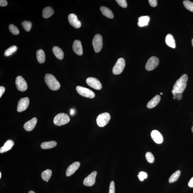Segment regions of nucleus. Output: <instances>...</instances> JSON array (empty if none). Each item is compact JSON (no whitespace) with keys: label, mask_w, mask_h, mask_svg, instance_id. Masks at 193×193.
Listing matches in <instances>:
<instances>
[{"label":"nucleus","mask_w":193,"mask_h":193,"mask_svg":"<svg viewBox=\"0 0 193 193\" xmlns=\"http://www.w3.org/2000/svg\"><path fill=\"white\" fill-rule=\"evenodd\" d=\"M188 78V76L186 74H184L182 75L173 85L172 91L175 92L182 94L186 87Z\"/></svg>","instance_id":"obj_1"},{"label":"nucleus","mask_w":193,"mask_h":193,"mask_svg":"<svg viewBox=\"0 0 193 193\" xmlns=\"http://www.w3.org/2000/svg\"><path fill=\"white\" fill-rule=\"evenodd\" d=\"M45 81L49 88L53 91H57L60 89L61 85L54 75L46 74L45 76Z\"/></svg>","instance_id":"obj_2"},{"label":"nucleus","mask_w":193,"mask_h":193,"mask_svg":"<svg viewBox=\"0 0 193 193\" xmlns=\"http://www.w3.org/2000/svg\"><path fill=\"white\" fill-rule=\"evenodd\" d=\"M70 120L68 115L65 113H60L54 118L53 122L55 125L61 126L68 123Z\"/></svg>","instance_id":"obj_3"},{"label":"nucleus","mask_w":193,"mask_h":193,"mask_svg":"<svg viewBox=\"0 0 193 193\" xmlns=\"http://www.w3.org/2000/svg\"><path fill=\"white\" fill-rule=\"evenodd\" d=\"M111 119L110 114L105 112L100 114L96 119L97 125L100 127H103L106 126Z\"/></svg>","instance_id":"obj_4"},{"label":"nucleus","mask_w":193,"mask_h":193,"mask_svg":"<svg viewBox=\"0 0 193 193\" xmlns=\"http://www.w3.org/2000/svg\"><path fill=\"white\" fill-rule=\"evenodd\" d=\"M125 66V61L123 58H120L113 66V73L115 75H119L123 72Z\"/></svg>","instance_id":"obj_5"},{"label":"nucleus","mask_w":193,"mask_h":193,"mask_svg":"<svg viewBox=\"0 0 193 193\" xmlns=\"http://www.w3.org/2000/svg\"><path fill=\"white\" fill-rule=\"evenodd\" d=\"M92 44L94 50L96 53L101 51L103 46L102 38L100 34H96L93 39Z\"/></svg>","instance_id":"obj_6"},{"label":"nucleus","mask_w":193,"mask_h":193,"mask_svg":"<svg viewBox=\"0 0 193 193\" xmlns=\"http://www.w3.org/2000/svg\"><path fill=\"white\" fill-rule=\"evenodd\" d=\"M77 92L81 96L89 99H93L95 97V95L92 91L86 88L78 86L76 87Z\"/></svg>","instance_id":"obj_7"},{"label":"nucleus","mask_w":193,"mask_h":193,"mask_svg":"<svg viewBox=\"0 0 193 193\" xmlns=\"http://www.w3.org/2000/svg\"><path fill=\"white\" fill-rule=\"evenodd\" d=\"M159 61L156 57L152 56L148 59L145 66V68L148 71H151L157 67L159 64Z\"/></svg>","instance_id":"obj_8"},{"label":"nucleus","mask_w":193,"mask_h":193,"mask_svg":"<svg viewBox=\"0 0 193 193\" xmlns=\"http://www.w3.org/2000/svg\"><path fill=\"white\" fill-rule=\"evenodd\" d=\"M15 84L17 89L19 91L24 92L28 88L27 83L21 76H18L15 80Z\"/></svg>","instance_id":"obj_9"},{"label":"nucleus","mask_w":193,"mask_h":193,"mask_svg":"<svg viewBox=\"0 0 193 193\" xmlns=\"http://www.w3.org/2000/svg\"><path fill=\"white\" fill-rule=\"evenodd\" d=\"M89 86L96 90H100L102 88L101 83L98 79L94 77H89L86 81Z\"/></svg>","instance_id":"obj_10"},{"label":"nucleus","mask_w":193,"mask_h":193,"mask_svg":"<svg viewBox=\"0 0 193 193\" xmlns=\"http://www.w3.org/2000/svg\"><path fill=\"white\" fill-rule=\"evenodd\" d=\"M30 103V99L28 97L22 98L18 102L17 110L18 112H22L26 110Z\"/></svg>","instance_id":"obj_11"},{"label":"nucleus","mask_w":193,"mask_h":193,"mask_svg":"<svg viewBox=\"0 0 193 193\" xmlns=\"http://www.w3.org/2000/svg\"><path fill=\"white\" fill-rule=\"evenodd\" d=\"M97 174L96 171H93L88 176L84 179L83 184L87 186H92L95 182Z\"/></svg>","instance_id":"obj_12"},{"label":"nucleus","mask_w":193,"mask_h":193,"mask_svg":"<svg viewBox=\"0 0 193 193\" xmlns=\"http://www.w3.org/2000/svg\"><path fill=\"white\" fill-rule=\"evenodd\" d=\"M68 20L70 25L76 28H79L81 25V23L78 20L77 15L74 14H70L68 17Z\"/></svg>","instance_id":"obj_13"},{"label":"nucleus","mask_w":193,"mask_h":193,"mask_svg":"<svg viewBox=\"0 0 193 193\" xmlns=\"http://www.w3.org/2000/svg\"><path fill=\"white\" fill-rule=\"evenodd\" d=\"M80 165V162H76L70 165L66 170V175L67 176H70L73 174L78 169Z\"/></svg>","instance_id":"obj_14"},{"label":"nucleus","mask_w":193,"mask_h":193,"mask_svg":"<svg viewBox=\"0 0 193 193\" xmlns=\"http://www.w3.org/2000/svg\"><path fill=\"white\" fill-rule=\"evenodd\" d=\"M151 135L153 141L157 144H161L163 142V136L158 131H152L151 132Z\"/></svg>","instance_id":"obj_15"},{"label":"nucleus","mask_w":193,"mask_h":193,"mask_svg":"<svg viewBox=\"0 0 193 193\" xmlns=\"http://www.w3.org/2000/svg\"><path fill=\"white\" fill-rule=\"evenodd\" d=\"M37 122V118H34L25 124L24 125V128L27 131H30L33 130L35 127Z\"/></svg>","instance_id":"obj_16"},{"label":"nucleus","mask_w":193,"mask_h":193,"mask_svg":"<svg viewBox=\"0 0 193 193\" xmlns=\"http://www.w3.org/2000/svg\"><path fill=\"white\" fill-rule=\"evenodd\" d=\"M73 49L75 54L79 56L82 55L83 52L81 43L80 41L76 40L74 41L73 45Z\"/></svg>","instance_id":"obj_17"},{"label":"nucleus","mask_w":193,"mask_h":193,"mask_svg":"<svg viewBox=\"0 0 193 193\" xmlns=\"http://www.w3.org/2000/svg\"><path fill=\"white\" fill-rule=\"evenodd\" d=\"M14 144V142L11 139H9L5 142L4 145L1 148L0 152L4 153L10 150L13 147Z\"/></svg>","instance_id":"obj_18"},{"label":"nucleus","mask_w":193,"mask_h":193,"mask_svg":"<svg viewBox=\"0 0 193 193\" xmlns=\"http://www.w3.org/2000/svg\"><path fill=\"white\" fill-rule=\"evenodd\" d=\"M161 97L159 95H156L148 103L147 106L149 108H152L156 107L160 102Z\"/></svg>","instance_id":"obj_19"},{"label":"nucleus","mask_w":193,"mask_h":193,"mask_svg":"<svg viewBox=\"0 0 193 193\" xmlns=\"http://www.w3.org/2000/svg\"><path fill=\"white\" fill-rule=\"evenodd\" d=\"M149 17L148 16H142L139 17L138 25L141 27L146 26L149 24Z\"/></svg>","instance_id":"obj_20"},{"label":"nucleus","mask_w":193,"mask_h":193,"mask_svg":"<svg viewBox=\"0 0 193 193\" xmlns=\"http://www.w3.org/2000/svg\"><path fill=\"white\" fill-rule=\"evenodd\" d=\"M165 42L170 47L175 48L176 47V43L174 38L172 34H168L165 38Z\"/></svg>","instance_id":"obj_21"},{"label":"nucleus","mask_w":193,"mask_h":193,"mask_svg":"<svg viewBox=\"0 0 193 193\" xmlns=\"http://www.w3.org/2000/svg\"><path fill=\"white\" fill-rule=\"evenodd\" d=\"M52 51L55 56L58 59L62 60L63 59L64 53L61 48L57 46H55L53 48Z\"/></svg>","instance_id":"obj_22"},{"label":"nucleus","mask_w":193,"mask_h":193,"mask_svg":"<svg viewBox=\"0 0 193 193\" xmlns=\"http://www.w3.org/2000/svg\"><path fill=\"white\" fill-rule=\"evenodd\" d=\"M100 10L104 16L110 19H112L114 18L112 12L109 8L106 7L102 6L101 7Z\"/></svg>","instance_id":"obj_23"},{"label":"nucleus","mask_w":193,"mask_h":193,"mask_svg":"<svg viewBox=\"0 0 193 193\" xmlns=\"http://www.w3.org/2000/svg\"><path fill=\"white\" fill-rule=\"evenodd\" d=\"M43 17L44 18H48L54 14V11L51 7L45 8L43 10Z\"/></svg>","instance_id":"obj_24"},{"label":"nucleus","mask_w":193,"mask_h":193,"mask_svg":"<svg viewBox=\"0 0 193 193\" xmlns=\"http://www.w3.org/2000/svg\"><path fill=\"white\" fill-rule=\"evenodd\" d=\"M57 143L55 141L43 142L41 144V147L43 149H48L56 147Z\"/></svg>","instance_id":"obj_25"},{"label":"nucleus","mask_w":193,"mask_h":193,"mask_svg":"<svg viewBox=\"0 0 193 193\" xmlns=\"http://www.w3.org/2000/svg\"><path fill=\"white\" fill-rule=\"evenodd\" d=\"M38 62L40 63H43L45 61V54L42 49H39L36 52Z\"/></svg>","instance_id":"obj_26"},{"label":"nucleus","mask_w":193,"mask_h":193,"mask_svg":"<svg viewBox=\"0 0 193 193\" xmlns=\"http://www.w3.org/2000/svg\"><path fill=\"white\" fill-rule=\"evenodd\" d=\"M52 175V171L50 170L47 169L43 171L41 173V177L43 180L48 182Z\"/></svg>","instance_id":"obj_27"},{"label":"nucleus","mask_w":193,"mask_h":193,"mask_svg":"<svg viewBox=\"0 0 193 193\" xmlns=\"http://www.w3.org/2000/svg\"><path fill=\"white\" fill-rule=\"evenodd\" d=\"M180 171L177 170L172 174L169 179V182L170 183H172L176 181L180 177Z\"/></svg>","instance_id":"obj_28"},{"label":"nucleus","mask_w":193,"mask_h":193,"mask_svg":"<svg viewBox=\"0 0 193 193\" xmlns=\"http://www.w3.org/2000/svg\"><path fill=\"white\" fill-rule=\"evenodd\" d=\"M17 47L16 46H13L9 48L5 51L4 55L6 56H11L13 53H14L17 51Z\"/></svg>","instance_id":"obj_29"},{"label":"nucleus","mask_w":193,"mask_h":193,"mask_svg":"<svg viewBox=\"0 0 193 193\" xmlns=\"http://www.w3.org/2000/svg\"><path fill=\"white\" fill-rule=\"evenodd\" d=\"M22 25L25 31L27 32H29L31 28L32 23L30 22L25 20L22 23Z\"/></svg>","instance_id":"obj_30"},{"label":"nucleus","mask_w":193,"mask_h":193,"mask_svg":"<svg viewBox=\"0 0 193 193\" xmlns=\"http://www.w3.org/2000/svg\"><path fill=\"white\" fill-rule=\"evenodd\" d=\"M183 4L185 7L187 9L191 12H193V3L189 1H184Z\"/></svg>","instance_id":"obj_31"},{"label":"nucleus","mask_w":193,"mask_h":193,"mask_svg":"<svg viewBox=\"0 0 193 193\" xmlns=\"http://www.w3.org/2000/svg\"><path fill=\"white\" fill-rule=\"evenodd\" d=\"M9 30L13 35H17L20 33V31L18 28L15 26V25L11 24L9 25Z\"/></svg>","instance_id":"obj_32"},{"label":"nucleus","mask_w":193,"mask_h":193,"mask_svg":"<svg viewBox=\"0 0 193 193\" xmlns=\"http://www.w3.org/2000/svg\"><path fill=\"white\" fill-rule=\"evenodd\" d=\"M146 158L147 161L149 163H153L155 161L154 156L150 152H147L146 154Z\"/></svg>","instance_id":"obj_33"},{"label":"nucleus","mask_w":193,"mask_h":193,"mask_svg":"<svg viewBox=\"0 0 193 193\" xmlns=\"http://www.w3.org/2000/svg\"><path fill=\"white\" fill-rule=\"evenodd\" d=\"M138 177L139 180L141 181H142L144 179L147 178V174L146 172L141 171L139 172Z\"/></svg>","instance_id":"obj_34"},{"label":"nucleus","mask_w":193,"mask_h":193,"mask_svg":"<svg viewBox=\"0 0 193 193\" xmlns=\"http://www.w3.org/2000/svg\"><path fill=\"white\" fill-rule=\"evenodd\" d=\"M116 2L122 8H126L127 6V1L126 0H117Z\"/></svg>","instance_id":"obj_35"},{"label":"nucleus","mask_w":193,"mask_h":193,"mask_svg":"<svg viewBox=\"0 0 193 193\" xmlns=\"http://www.w3.org/2000/svg\"><path fill=\"white\" fill-rule=\"evenodd\" d=\"M172 93L173 95V99H176L179 100L182 99V94H181V93L175 92L172 91Z\"/></svg>","instance_id":"obj_36"},{"label":"nucleus","mask_w":193,"mask_h":193,"mask_svg":"<svg viewBox=\"0 0 193 193\" xmlns=\"http://www.w3.org/2000/svg\"><path fill=\"white\" fill-rule=\"evenodd\" d=\"M109 193H115V185L113 181L110 183Z\"/></svg>","instance_id":"obj_37"},{"label":"nucleus","mask_w":193,"mask_h":193,"mask_svg":"<svg viewBox=\"0 0 193 193\" xmlns=\"http://www.w3.org/2000/svg\"><path fill=\"white\" fill-rule=\"evenodd\" d=\"M149 1L150 6L153 7L157 6V1L156 0H149Z\"/></svg>","instance_id":"obj_38"},{"label":"nucleus","mask_w":193,"mask_h":193,"mask_svg":"<svg viewBox=\"0 0 193 193\" xmlns=\"http://www.w3.org/2000/svg\"><path fill=\"white\" fill-rule=\"evenodd\" d=\"M7 4V1L6 0H1L0 1V6L1 7L6 6Z\"/></svg>","instance_id":"obj_39"},{"label":"nucleus","mask_w":193,"mask_h":193,"mask_svg":"<svg viewBox=\"0 0 193 193\" xmlns=\"http://www.w3.org/2000/svg\"><path fill=\"white\" fill-rule=\"evenodd\" d=\"M5 91V88L3 86L0 87V97H1Z\"/></svg>","instance_id":"obj_40"},{"label":"nucleus","mask_w":193,"mask_h":193,"mask_svg":"<svg viewBox=\"0 0 193 193\" xmlns=\"http://www.w3.org/2000/svg\"><path fill=\"white\" fill-rule=\"evenodd\" d=\"M188 185L189 187H193V177L189 181L188 183Z\"/></svg>","instance_id":"obj_41"},{"label":"nucleus","mask_w":193,"mask_h":193,"mask_svg":"<svg viewBox=\"0 0 193 193\" xmlns=\"http://www.w3.org/2000/svg\"><path fill=\"white\" fill-rule=\"evenodd\" d=\"M75 110L74 109H71L70 110V114L71 115H73L75 113Z\"/></svg>","instance_id":"obj_42"},{"label":"nucleus","mask_w":193,"mask_h":193,"mask_svg":"<svg viewBox=\"0 0 193 193\" xmlns=\"http://www.w3.org/2000/svg\"><path fill=\"white\" fill-rule=\"evenodd\" d=\"M28 193H36L35 192H34L33 191H29Z\"/></svg>","instance_id":"obj_43"},{"label":"nucleus","mask_w":193,"mask_h":193,"mask_svg":"<svg viewBox=\"0 0 193 193\" xmlns=\"http://www.w3.org/2000/svg\"><path fill=\"white\" fill-rule=\"evenodd\" d=\"M1 172H0V178H1Z\"/></svg>","instance_id":"obj_44"},{"label":"nucleus","mask_w":193,"mask_h":193,"mask_svg":"<svg viewBox=\"0 0 193 193\" xmlns=\"http://www.w3.org/2000/svg\"><path fill=\"white\" fill-rule=\"evenodd\" d=\"M192 46L193 47V39H192Z\"/></svg>","instance_id":"obj_45"},{"label":"nucleus","mask_w":193,"mask_h":193,"mask_svg":"<svg viewBox=\"0 0 193 193\" xmlns=\"http://www.w3.org/2000/svg\"><path fill=\"white\" fill-rule=\"evenodd\" d=\"M191 130H192V131L193 133V126L192 127V128H191Z\"/></svg>","instance_id":"obj_46"},{"label":"nucleus","mask_w":193,"mask_h":193,"mask_svg":"<svg viewBox=\"0 0 193 193\" xmlns=\"http://www.w3.org/2000/svg\"><path fill=\"white\" fill-rule=\"evenodd\" d=\"M163 94V93H161V94H161V95H162V94Z\"/></svg>","instance_id":"obj_47"}]
</instances>
